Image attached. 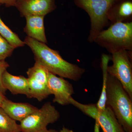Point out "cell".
<instances>
[{"label":"cell","instance_id":"6da1fadb","mask_svg":"<svg viewBox=\"0 0 132 132\" xmlns=\"http://www.w3.org/2000/svg\"><path fill=\"white\" fill-rule=\"evenodd\" d=\"M25 45L31 48L35 62L43 66L49 72L73 81H78L85 73L84 69L64 60L59 52L46 45L27 36Z\"/></svg>","mask_w":132,"mask_h":132},{"label":"cell","instance_id":"7a4b0ae2","mask_svg":"<svg viewBox=\"0 0 132 132\" xmlns=\"http://www.w3.org/2000/svg\"><path fill=\"white\" fill-rule=\"evenodd\" d=\"M132 101L120 82L108 74L106 105L113 111L126 132H132Z\"/></svg>","mask_w":132,"mask_h":132},{"label":"cell","instance_id":"3957f363","mask_svg":"<svg viewBox=\"0 0 132 132\" xmlns=\"http://www.w3.org/2000/svg\"><path fill=\"white\" fill-rule=\"evenodd\" d=\"M94 42L111 53L132 50V22H116L103 29Z\"/></svg>","mask_w":132,"mask_h":132},{"label":"cell","instance_id":"277c9868","mask_svg":"<svg viewBox=\"0 0 132 132\" xmlns=\"http://www.w3.org/2000/svg\"><path fill=\"white\" fill-rule=\"evenodd\" d=\"M117 0H74L78 7L85 10L90 17L91 28L88 41L94 42L98 34L109 25L108 16L113 5Z\"/></svg>","mask_w":132,"mask_h":132},{"label":"cell","instance_id":"5b68a950","mask_svg":"<svg viewBox=\"0 0 132 132\" xmlns=\"http://www.w3.org/2000/svg\"><path fill=\"white\" fill-rule=\"evenodd\" d=\"M113 64L108 72L116 78L132 100V51L121 50L111 54Z\"/></svg>","mask_w":132,"mask_h":132},{"label":"cell","instance_id":"8992f818","mask_svg":"<svg viewBox=\"0 0 132 132\" xmlns=\"http://www.w3.org/2000/svg\"><path fill=\"white\" fill-rule=\"evenodd\" d=\"M60 116L59 111L51 102H46L20 122L21 131L34 132L46 129L48 125L57 121Z\"/></svg>","mask_w":132,"mask_h":132},{"label":"cell","instance_id":"52a82bcc","mask_svg":"<svg viewBox=\"0 0 132 132\" xmlns=\"http://www.w3.org/2000/svg\"><path fill=\"white\" fill-rule=\"evenodd\" d=\"M47 86L51 94L54 95V102L62 105L69 104V99L74 93V91L72 85L68 81L49 72Z\"/></svg>","mask_w":132,"mask_h":132},{"label":"cell","instance_id":"ba28073f","mask_svg":"<svg viewBox=\"0 0 132 132\" xmlns=\"http://www.w3.org/2000/svg\"><path fill=\"white\" fill-rule=\"evenodd\" d=\"M15 6L22 17L30 15L45 16L57 8L55 0H18Z\"/></svg>","mask_w":132,"mask_h":132},{"label":"cell","instance_id":"9c48e42d","mask_svg":"<svg viewBox=\"0 0 132 132\" xmlns=\"http://www.w3.org/2000/svg\"><path fill=\"white\" fill-rule=\"evenodd\" d=\"M0 107L10 118L20 122L38 109L28 103L14 102L6 98Z\"/></svg>","mask_w":132,"mask_h":132},{"label":"cell","instance_id":"30bf717a","mask_svg":"<svg viewBox=\"0 0 132 132\" xmlns=\"http://www.w3.org/2000/svg\"><path fill=\"white\" fill-rule=\"evenodd\" d=\"M108 19L111 24L132 22V0L116 1L110 10Z\"/></svg>","mask_w":132,"mask_h":132},{"label":"cell","instance_id":"8fae6325","mask_svg":"<svg viewBox=\"0 0 132 132\" xmlns=\"http://www.w3.org/2000/svg\"><path fill=\"white\" fill-rule=\"evenodd\" d=\"M44 16L30 15L25 16L26 25L24 31L28 36L36 40L47 43L44 27Z\"/></svg>","mask_w":132,"mask_h":132},{"label":"cell","instance_id":"7c38bea8","mask_svg":"<svg viewBox=\"0 0 132 132\" xmlns=\"http://www.w3.org/2000/svg\"><path fill=\"white\" fill-rule=\"evenodd\" d=\"M3 82L6 89L13 94H24L30 98L28 79L24 76L12 75L6 71L3 76Z\"/></svg>","mask_w":132,"mask_h":132},{"label":"cell","instance_id":"4fadbf2b","mask_svg":"<svg viewBox=\"0 0 132 132\" xmlns=\"http://www.w3.org/2000/svg\"><path fill=\"white\" fill-rule=\"evenodd\" d=\"M95 120L103 132H126L118 122L113 111L107 106L103 111H99Z\"/></svg>","mask_w":132,"mask_h":132},{"label":"cell","instance_id":"5bb4252c","mask_svg":"<svg viewBox=\"0 0 132 132\" xmlns=\"http://www.w3.org/2000/svg\"><path fill=\"white\" fill-rule=\"evenodd\" d=\"M27 79L30 98H35L41 101L51 95L47 85L38 82L32 78Z\"/></svg>","mask_w":132,"mask_h":132},{"label":"cell","instance_id":"9a60e30c","mask_svg":"<svg viewBox=\"0 0 132 132\" xmlns=\"http://www.w3.org/2000/svg\"><path fill=\"white\" fill-rule=\"evenodd\" d=\"M111 58L108 55L105 54L102 55V69L103 73V83H102V90L100 98L96 105L99 111H101L105 109L106 106V92L107 84L108 72L107 68L109 62Z\"/></svg>","mask_w":132,"mask_h":132},{"label":"cell","instance_id":"2e32d148","mask_svg":"<svg viewBox=\"0 0 132 132\" xmlns=\"http://www.w3.org/2000/svg\"><path fill=\"white\" fill-rule=\"evenodd\" d=\"M0 5V6H1ZM0 35L6 39L15 48L21 47L25 45L16 34L14 32L2 21L0 17Z\"/></svg>","mask_w":132,"mask_h":132},{"label":"cell","instance_id":"e0dca14e","mask_svg":"<svg viewBox=\"0 0 132 132\" xmlns=\"http://www.w3.org/2000/svg\"><path fill=\"white\" fill-rule=\"evenodd\" d=\"M0 132H21L20 125L0 107Z\"/></svg>","mask_w":132,"mask_h":132},{"label":"cell","instance_id":"ac0fdd59","mask_svg":"<svg viewBox=\"0 0 132 132\" xmlns=\"http://www.w3.org/2000/svg\"><path fill=\"white\" fill-rule=\"evenodd\" d=\"M48 72L43 66L35 62L34 66L28 69L27 75L28 78H33L38 82L47 86Z\"/></svg>","mask_w":132,"mask_h":132},{"label":"cell","instance_id":"d6986e66","mask_svg":"<svg viewBox=\"0 0 132 132\" xmlns=\"http://www.w3.org/2000/svg\"><path fill=\"white\" fill-rule=\"evenodd\" d=\"M69 104H71L79 109L81 111L93 119H95L99 111L96 104H83L78 102L71 97L69 100Z\"/></svg>","mask_w":132,"mask_h":132},{"label":"cell","instance_id":"ffe728a7","mask_svg":"<svg viewBox=\"0 0 132 132\" xmlns=\"http://www.w3.org/2000/svg\"><path fill=\"white\" fill-rule=\"evenodd\" d=\"M6 39L0 35V61L5 60L11 56L15 49Z\"/></svg>","mask_w":132,"mask_h":132},{"label":"cell","instance_id":"44dd1931","mask_svg":"<svg viewBox=\"0 0 132 132\" xmlns=\"http://www.w3.org/2000/svg\"><path fill=\"white\" fill-rule=\"evenodd\" d=\"M9 67V65L5 60L0 61V94L5 95L7 90L3 82V76Z\"/></svg>","mask_w":132,"mask_h":132},{"label":"cell","instance_id":"7402d4cb","mask_svg":"<svg viewBox=\"0 0 132 132\" xmlns=\"http://www.w3.org/2000/svg\"><path fill=\"white\" fill-rule=\"evenodd\" d=\"M18 0H0V5H4L6 7L15 6Z\"/></svg>","mask_w":132,"mask_h":132},{"label":"cell","instance_id":"603a6c76","mask_svg":"<svg viewBox=\"0 0 132 132\" xmlns=\"http://www.w3.org/2000/svg\"><path fill=\"white\" fill-rule=\"evenodd\" d=\"M57 130H54V129H49L48 130L47 128L44 129V130H41V131H38L34 132H59Z\"/></svg>","mask_w":132,"mask_h":132},{"label":"cell","instance_id":"cb8c5ba5","mask_svg":"<svg viewBox=\"0 0 132 132\" xmlns=\"http://www.w3.org/2000/svg\"><path fill=\"white\" fill-rule=\"evenodd\" d=\"M74 132L73 130H69L68 128H66L63 127L61 130L60 131V132Z\"/></svg>","mask_w":132,"mask_h":132},{"label":"cell","instance_id":"d4e9b609","mask_svg":"<svg viewBox=\"0 0 132 132\" xmlns=\"http://www.w3.org/2000/svg\"><path fill=\"white\" fill-rule=\"evenodd\" d=\"M6 98V97H5V95L0 94V106H1V105L2 101H3V100Z\"/></svg>","mask_w":132,"mask_h":132}]
</instances>
